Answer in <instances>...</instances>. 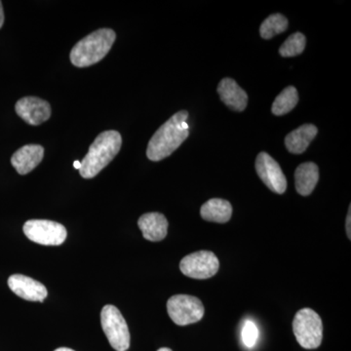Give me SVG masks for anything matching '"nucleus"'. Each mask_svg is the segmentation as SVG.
I'll return each instance as SVG.
<instances>
[{"instance_id":"9","label":"nucleus","mask_w":351,"mask_h":351,"mask_svg":"<svg viewBox=\"0 0 351 351\" xmlns=\"http://www.w3.org/2000/svg\"><path fill=\"white\" fill-rule=\"evenodd\" d=\"M256 171L263 184L278 195L287 189V180L280 165L267 152H261L256 160Z\"/></svg>"},{"instance_id":"2","label":"nucleus","mask_w":351,"mask_h":351,"mask_svg":"<svg viewBox=\"0 0 351 351\" xmlns=\"http://www.w3.org/2000/svg\"><path fill=\"white\" fill-rule=\"evenodd\" d=\"M121 145L122 138L119 132L110 130L101 133L82 161L80 170L82 177L84 179L96 177L117 156Z\"/></svg>"},{"instance_id":"15","label":"nucleus","mask_w":351,"mask_h":351,"mask_svg":"<svg viewBox=\"0 0 351 351\" xmlns=\"http://www.w3.org/2000/svg\"><path fill=\"white\" fill-rule=\"evenodd\" d=\"M319 180V169L313 162L302 163L295 169V182L298 193L307 196L313 193Z\"/></svg>"},{"instance_id":"25","label":"nucleus","mask_w":351,"mask_h":351,"mask_svg":"<svg viewBox=\"0 0 351 351\" xmlns=\"http://www.w3.org/2000/svg\"><path fill=\"white\" fill-rule=\"evenodd\" d=\"M55 351H75V350H71V348H58V350H56Z\"/></svg>"},{"instance_id":"7","label":"nucleus","mask_w":351,"mask_h":351,"mask_svg":"<svg viewBox=\"0 0 351 351\" xmlns=\"http://www.w3.org/2000/svg\"><path fill=\"white\" fill-rule=\"evenodd\" d=\"M25 237L34 243L46 246H58L66 239V228L56 221L48 219H31L23 228Z\"/></svg>"},{"instance_id":"21","label":"nucleus","mask_w":351,"mask_h":351,"mask_svg":"<svg viewBox=\"0 0 351 351\" xmlns=\"http://www.w3.org/2000/svg\"><path fill=\"white\" fill-rule=\"evenodd\" d=\"M258 330L253 321L247 320L242 329V341L248 348H254L257 343Z\"/></svg>"},{"instance_id":"16","label":"nucleus","mask_w":351,"mask_h":351,"mask_svg":"<svg viewBox=\"0 0 351 351\" xmlns=\"http://www.w3.org/2000/svg\"><path fill=\"white\" fill-rule=\"evenodd\" d=\"M317 127L313 124H304L288 134L285 145L291 154H301L306 151L311 141L317 135Z\"/></svg>"},{"instance_id":"12","label":"nucleus","mask_w":351,"mask_h":351,"mask_svg":"<svg viewBox=\"0 0 351 351\" xmlns=\"http://www.w3.org/2000/svg\"><path fill=\"white\" fill-rule=\"evenodd\" d=\"M44 156V149L39 145H27L21 147L11 158V163L20 175L29 174L38 167Z\"/></svg>"},{"instance_id":"18","label":"nucleus","mask_w":351,"mask_h":351,"mask_svg":"<svg viewBox=\"0 0 351 351\" xmlns=\"http://www.w3.org/2000/svg\"><path fill=\"white\" fill-rule=\"evenodd\" d=\"M299 101V95L297 89L293 86L285 88L278 96L276 97L271 112L277 117L287 114L293 108H295Z\"/></svg>"},{"instance_id":"10","label":"nucleus","mask_w":351,"mask_h":351,"mask_svg":"<svg viewBox=\"0 0 351 351\" xmlns=\"http://www.w3.org/2000/svg\"><path fill=\"white\" fill-rule=\"evenodd\" d=\"M16 112L21 119L31 125H40L51 117V107L48 101L36 97H25L17 101Z\"/></svg>"},{"instance_id":"4","label":"nucleus","mask_w":351,"mask_h":351,"mask_svg":"<svg viewBox=\"0 0 351 351\" xmlns=\"http://www.w3.org/2000/svg\"><path fill=\"white\" fill-rule=\"evenodd\" d=\"M293 332L298 343L306 350L319 348L323 339V323L313 309L302 308L293 320Z\"/></svg>"},{"instance_id":"22","label":"nucleus","mask_w":351,"mask_h":351,"mask_svg":"<svg viewBox=\"0 0 351 351\" xmlns=\"http://www.w3.org/2000/svg\"><path fill=\"white\" fill-rule=\"evenodd\" d=\"M351 206H350V209H348V217H346V234H348V239H351Z\"/></svg>"},{"instance_id":"6","label":"nucleus","mask_w":351,"mask_h":351,"mask_svg":"<svg viewBox=\"0 0 351 351\" xmlns=\"http://www.w3.org/2000/svg\"><path fill=\"white\" fill-rule=\"evenodd\" d=\"M167 313L176 325L188 326L202 319L205 308L198 298L175 295L168 300Z\"/></svg>"},{"instance_id":"11","label":"nucleus","mask_w":351,"mask_h":351,"mask_svg":"<svg viewBox=\"0 0 351 351\" xmlns=\"http://www.w3.org/2000/svg\"><path fill=\"white\" fill-rule=\"evenodd\" d=\"M8 286L14 294L27 301L43 302L48 295L47 289L43 284L22 274L9 277Z\"/></svg>"},{"instance_id":"8","label":"nucleus","mask_w":351,"mask_h":351,"mask_svg":"<svg viewBox=\"0 0 351 351\" xmlns=\"http://www.w3.org/2000/svg\"><path fill=\"white\" fill-rule=\"evenodd\" d=\"M219 258L213 252L198 251L186 256L180 263V269L184 276L193 279H208L217 274Z\"/></svg>"},{"instance_id":"17","label":"nucleus","mask_w":351,"mask_h":351,"mask_svg":"<svg viewBox=\"0 0 351 351\" xmlns=\"http://www.w3.org/2000/svg\"><path fill=\"white\" fill-rule=\"evenodd\" d=\"M200 215L205 221L226 223L232 219V206L228 201L212 198L202 205Z\"/></svg>"},{"instance_id":"23","label":"nucleus","mask_w":351,"mask_h":351,"mask_svg":"<svg viewBox=\"0 0 351 351\" xmlns=\"http://www.w3.org/2000/svg\"><path fill=\"white\" fill-rule=\"evenodd\" d=\"M3 23H4L3 7H2V2L0 1V29H1L2 25H3Z\"/></svg>"},{"instance_id":"26","label":"nucleus","mask_w":351,"mask_h":351,"mask_svg":"<svg viewBox=\"0 0 351 351\" xmlns=\"http://www.w3.org/2000/svg\"><path fill=\"white\" fill-rule=\"evenodd\" d=\"M157 351H172L170 350V348H160V350H158Z\"/></svg>"},{"instance_id":"3","label":"nucleus","mask_w":351,"mask_h":351,"mask_svg":"<svg viewBox=\"0 0 351 351\" xmlns=\"http://www.w3.org/2000/svg\"><path fill=\"white\" fill-rule=\"evenodd\" d=\"M117 34L110 29L92 32L75 44L71 51V62L77 68H86L98 63L112 49Z\"/></svg>"},{"instance_id":"20","label":"nucleus","mask_w":351,"mask_h":351,"mask_svg":"<svg viewBox=\"0 0 351 351\" xmlns=\"http://www.w3.org/2000/svg\"><path fill=\"white\" fill-rule=\"evenodd\" d=\"M306 36L301 32H295L292 36H289L287 40L285 41L279 49L282 57H295L302 54L306 48Z\"/></svg>"},{"instance_id":"24","label":"nucleus","mask_w":351,"mask_h":351,"mask_svg":"<svg viewBox=\"0 0 351 351\" xmlns=\"http://www.w3.org/2000/svg\"><path fill=\"white\" fill-rule=\"evenodd\" d=\"M73 166H75V169L80 170V168H82V162L76 160L75 161V163H73Z\"/></svg>"},{"instance_id":"5","label":"nucleus","mask_w":351,"mask_h":351,"mask_svg":"<svg viewBox=\"0 0 351 351\" xmlns=\"http://www.w3.org/2000/svg\"><path fill=\"white\" fill-rule=\"evenodd\" d=\"M101 323L113 350H128L130 348V332L119 309L112 304L104 306L101 313Z\"/></svg>"},{"instance_id":"13","label":"nucleus","mask_w":351,"mask_h":351,"mask_svg":"<svg viewBox=\"0 0 351 351\" xmlns=\"http://www.w3.org/2000/svg\"><path fill=\"white\" fill-rule=\"evenodd\" d=\"M138 226L145 239L152 242L161 241L168 232V221L160 213L143 215L138 221Z\"/></svg>"},{"instance_id":"1","label":"nucleus","mask_w":351,"mask_h":351,"mask_svg":"<svg viewBox=\"0 0 351 351\" xmlns=\"http://www.w3.org/2000/svg\"><path fill=\"white\" fill-rule=\"evenodd\" d=\"M188 119L189 112L181 110L159 127L147 145V156L149 160H162L179 149L189 137Z\"/></svg>"},{"instance_id":"19","label":"nucleus","mask_w":351,"mask_h":351,"mask_svg":"<svg viewBox=\"0 0 351 351\" xmlns=\"http://www.w3.org/2000/svg\"><path fill=\"white\" fill-rule=\"evenodd\" d=\"M288 27V20L281 14H272L261 25L260 34L263 38L270 39L282 34Z\"/></svg>"},{"instance_id":"14","label":"nucleus","mask_w":351,"mask_h":351,"mask_svg":"<svg viewBox=\"0 0 351 351\" xmlns=\"http://www.w3.org/2000/svg\"><path fill=\"white\" fill-rule=\"evenodd\" d=\"M218 93L221 100L235 112H243L246 108L248 96L232 78H223L219 82Z\"/></svg>"}]
</instances>
